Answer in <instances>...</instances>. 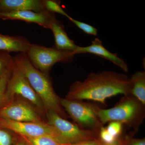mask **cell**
I'll use <instances>...</instances> for the list:
<instances>
[{
	"mask_svg": "<svg viewBox=\"0 0 145 145\" xmlns=\"http://www.w3.org/2000/svg\"><path fill=\"white\" fill-rule=\"evenodd\" d=\"M13 61V57L9 54H0V77L10 67Z\"/></svg>",
	"mask_w": 145,
	"mask_h": 145,
	"instance_id": "21",
	"label": "cell"
},
{
	"mask_svg": "<svg viewBox=\"0 0 145 145\" xmlns=\"http://www.w3.org/2000/svg\"><path fill=\"white\" fill-rule=\"evenodd\" d=\"M13 57L15 64L41 100L46 111L53 110L63 118H67L68 116L61 106V99L54 91L48 75L35 68L25 53H20Z\"/></svg>",
	"mask_w": 145,
	"mask_h": 145,
	"instance_id": "2",
	"label": "cell"
},
{
	"mask_svg": "<svg viewBox=\"0 0 145 145\" xmlns=\"http://www.w3.org/2000/svg\"><path fill=\"white\" fill-rule=\"evenodd\" d=\"M6 96L7 103L15 96H20L27 100L39 111L42 112L46 111L41 100L31 87L23 73L17 67L13 60Z\"/></svg>",
	"mask_w": 145,
	"mask_h": 145,
	"instance_id": "7",
	"label": "cell"
},
{
	"mask_svg": "<svg viewBox=\"0 0 145 145\" xmlns=\"http://www.w3.org/2000/svg\"><path fill=\"white\" fill-rule=\"evenodd\" d=\"M128 145H145V139L133 140Z\"/></svg>",
	"mask_w": 145,
	"mask_h": 145,
	"instance_id": "25",
	"label": "cell"
},
{
	"mask_svg": "<svg viewBox=\"0 0 145 145\" xmlns=\"http://www.w3.org/2000/svg\"><path fill=\"white\" fill-rule=\"evenodd\" d=\"M99 136L101 141L106 144H113L117 141V138L110 135L108 131L106 128L103 126L100 129Z\"/></svg>",
	"mask_w": 145,
	"mask_h": 145,
	"instance_id": "22",
	"label": "cell"
},
{
	"mask_svg": "<svg viewBox=\"0 0 145 145\" xmlns=\"http://www.w3.org/2000/svg\"><path fill=\"white\" fill-rule=\"evenodd\" d=\"M48 28L53 33L55 40L54 46L56 48L71 51H74L76 49L78 46L69 39L65 31L63 25L57 20L55 14H53L51 17Z\"/></svg>",
	"mask_w": 145,
	"mask_h": 145,
	"instance_id": "13",
	"label": "cell"
},
{
	"mask_svg": "<svg viewBox=\"0 0 145 145\" xmlns=\"http://www.w3.org/2000/svg\"><path fill=\"white\" fill-rule=\"evenodd\" d=\"M43 4L45 9L50 13H58L67 17L68 19L69 16L64 10L60 5L59 1L54 0H42Z\"/></svg>",
	"mask_w": 145,
	"mask_h": 145,
	"instance_id": "18",
	"label": "cell"
},
{
	"mask_svg": "<svg viewBox=\"0 0 145 145\" xmlns=\"http://www.w3.org/2000/svg\"><path fill=\"white\" fill-rule=\"evenodd\" d=\"M15 145H28L24 140H22V141H18Z\"/></svg>",
	"mask_w": 145,
	"mask_h": 145,
	"instance_id": "26",
	"label": "cell"
},
{
	"mask_svg": "<svg viewBox=\"0 0 145 145\" xmlns=\"http://www.w3.org/2000/svg\"><path fill=\"white\" fill-rule=\"evenodd\" d=\"M103 145H120L119 144V142L116 141L115 142L113 143V144H104Z\"/></svg>",
	"mask_w": 145,
	"mask_h": 145,
	"instance_id": "27",
	"label": "cell"
},
{
	"mask_svg": "<svg viewBox=\"0 0 145 145\" xmlns=\"http://www.w3.org/2000/svg\"><path fill=\"white\" fill-rule=\"evenodd\" d=\"M130 78L132 83L131 95L137 99L143 105H145V72L137 71Z\"/></svg>",
	"mask_w": 145,
	"mask_h": 145,
	"instance_id": "15",
	"label": "cell"
},
{
	"mask_svg": "<svg viewBox=\"0 0 145 145\" xmlns=\"http://www.w3.org/2000/svg\"><path fill=\"white\" fill-rule=\"evenodd\" d=\"M73 52L75 55L81 53L95 54L111 62L125 72L128 71V66L124 61L119 58L116 53H112L106 49L103 45L102 41L98 38H95L91 42V44L88 46H78Z\"/></svg>",
	"mask_w": 145,
	"mask_h": 145,
	"instance_id": "10",
	"label": "cell"
},
{
	"mask_svg": "<svg viewBox=\"0 0 145 145\" xmlns=\"http://www.w3.org/2000/svg\"><path fill=\"white\" fill-rule=\"evenodd\" d=\"M47 123L52 127L55 136L62 144H70L95 140L98 134L92 131L80 127L52 110H47Z\"/></svg>",
	"mask_w": 145,
	"mask_h": 145,
	"instance_id": "3",
	"label": "cell"
},
{
	"mask_svg": "<svg viewBox=\"0 0 145 145\" xmlns=\"http://www.w3.org/2000/svg\"><path fill=\"white\" fill-rule=\"evenodd\" d=\"M131 89L130 78L124 74L111 71L91 72L84 80L72 83L65 99L90 100L106 105L107 99L119 94L128 96Z\"/></svg>",
	"mask_w": 145,
	"mask_h": 145,
	"instance_id": "1",
	"label": "cell"
},
{
	"mask_svg": "<svg viewBox=\"0 0 145 145\" xmlns=\"http://www.w3.org/2000/svg\"><path fill=\"white\" fill-rule=\"evenodd\" d=\"M61 104L65 111L79 126L99 135L103 125L97 114L99 108L82 101L66 99H61Z\"/></svg>",
	"mask_w": 145,
	"mask_h": 145,
	"instance_id": "6",
	"label": "cell"
},
{
	"mask_svg": "<svg viewBox=\"0 0 145 145\" xmlns=\"http://www.w3.org/2000/svg\"><path fill=\"white\" fill-rule=\"evenodd\" d=\"M25 54L33 66L46 75L57 63L71 62L75 55L73 51L31 44Z\"/></svg>",
	"mask_w": 145,
	"mask_h": 145,
	"instance_id": "5",
	"label": "cell"
},
{
	"mask_svg": "<svg viewBox=\"0 0 145 145\" xmlns=\"http://www.w3.org/2000/svg\"><path fill=\"white\" fill-rule=\"evenodd\" d=\"M54 13L47 11L36 12L31 10H22L9 13H0L3 20H19L26 22L34 23L46 28L49 27L50 22Z\"/></svg>",
	"mask_w": 145,
	"mask_h": 145,
	"instance_id": "11",
	"label": "cell"
},
{
	"mask_svg": "<svg viewBox=\"0 0 145 145\" xmlns=\"http://www.w3.org/2000/svg\"><path fill=\"white\" fill-rule=\"evenodd\" d=\"M0 126L15 133L21 137L32 138L51 135L56 138L52 127L44 122H17L0 119Z\"/></svg>",
	"mask_w": 145,
	"mask_h": 145,
	"instance_id": "9",
	"label": "cell"
},
{
	"mask_svg": "<svg viewBox=\"0 0 145 145\" xmlns=\"http://www.w3.org/2000/svg\"><path fill=\"white\" fill-rule=\"evenodd\" d=\"M14 140L9 131L0 126V145H14Z\"/></svg>",
	"mask_w": 145,
	"mask_h": 145,
	"instance_id": "20",
	"label": "cell"
},
{
	"mask_svg": "<svg viewBox=\"0 0 145 145\" xmlns=\"http://www.w3.org/2000/svg\"><path fill=\"white\" fill-rule=\"evenodd\" d=\"M35 108L30 103L11 100L0 108V119L17 122H44Z\"/></svg>",
	"mask_w": 145,
	"mask_h": 145,
	"instance_id": "8",
	"label": "cell"
},
{
	"mask_svg": "<svg viewBox=\"0 0 145 145\" xmlns=\"http://www.w3.org/2000/svg\"><path fill=\"white\" fill-rule=\"evenodd\" d=\"M21 137L28 145H63L55 137L51 135H43L32 138Z\"/></svg>",
	"mask_w": 145,
	"mask_h": 145,
	"instance_id": "16",
	"label": "cell"
},
{
	"mask_svg": "<svg viewBox=\"0 0 145 145\" xmlns=\"http://www.w3.org/2000/svg\"><path fill=\"white\" fill-rule=\"evenodd\" d=\"M31 44L25 38L0 34V54L10 52L26 53Z\"/></svg>",
	"mask_w": 145,
	"mask_h": 145,
	"instance_id": "14",
	"label": "cell"
},
{
	"mask_svg": "<svg viewBox=\"0 0 145 145\" xmlns=\"http://www.w3.org/2000/svg\"><path fill=\"white\" fill-rule=\"evenodd\" d=\"M12 63L0 77V108L7 103L6 93L7 84L11 73Z\"/></svg>",
	"mask_w": 145,
	"mask_h": 145,
	"instance_id": "17",
	"label": "cell"
},
{
	"mask_svg": "<svg viewBox=\"0 0 145 145\" xmlns=\"http://www.w3.org/2000/svg\"><path fill=\"white\" fill-rule=\"evenodd\" d=\"M104 144H104L100 139H96L95 140L80 142L75 143V144L63 145H103Z\"/></svg>",
	"mask_w": 145,
	"mask_h": 145,
	"instance_id": "24",
	"label": "cell"
},
{
	"mask_svg": "<svg viewBox=\"0 0 145 145\" xmlns=\"http://www.w3.org/2000/svg\"><path fill=\"white\" fill-rule=\"evenodd\" d=\"M25 10L36 12L46 11L42 0H0V13Z\"/></svg>",
	"mask_w": 145,
	"mask_h": 145,
	"instance_id": "12",
	"label": "cell"
},
{
	"mask_svg": "<svg viewBox=\"0 0 145 145\" xmlns=\"http://www.w3.org/2000/svg\"><path fill=\"white\" fill-rule=\"evenodd\" d=\"M144 106L130 94L125 96L124 99L114 107L109 109L99 108L97 114L103 125L108 122L117 121L131 125L141 120Z\"/></svg>",
	"mask_w": 145,
	"mask_h": 145,
	"instance_id": "4",
	"label": "cell"
},
{
	"mask_svg": "<svg viewBox=\"0 0 145 145\" xmlns=\"http://www.w3.org/2000/svg\"><path fill=\"white\" fill-rule=\"evenodd\" d=\"M123 124L120 122L117 121L110 122L107 127L109 133L113 137L117 138L121 134L122 131Z\"/></svg>",
	"mask_w": 145,
	"mask_h": 145,
	"instance_id": "23",
	"label": "cell"
},
{
	"mask_svg": "<svg viewBox=\"0 0 145 145\" xmlns=\"http://www.w3.org/2000/svg\"><path fill=\"white\" fill-rule=\"evenodd\" d=\"M68 19L86 34L95 36L97 35L98 30L94 27L88 24L75 20L71 16Z\"/></svg>",
	"mask_w": 145,
	"mask_h": 145,
	"instance_id": "19",
	"label": "cell"
}]
</instances>
